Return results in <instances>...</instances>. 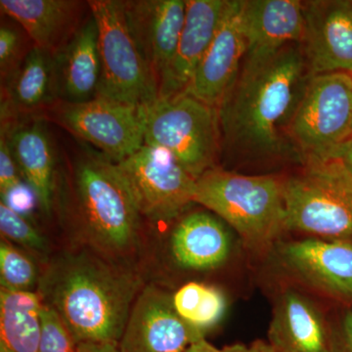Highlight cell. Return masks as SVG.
<instances>
[{
    "label": "cell",
    "mask_w": 352,
    "mask_h": 352,
    "mask_svg": "<svg viewBox=\"0 0 352 352\" xmlns=\"http://www.w3.org/2000/svg\"><path fill=\"white\" fill-rule=\"evenodd\" d=\"M312 78L300 43L245 58L217 107L221 149L252 159L295 157L289 129Z\"/></svg>",
    "instance_id": "cell-1"
},
{
    "label": "cell",
    "mask_w": 352,
    "mask_h": 352,
    "mask_svg": "<svg viewBox=\"0 0 352 352\" xmlns=\"http://www.w3.org/2000/svg\"><path fill=\"white\" fill-rule=\"evenodd\" d=\"M141 284L135 273L82 251L55 258L39 278L38 293L76 344H119Z\"/></svg>",
    "instance_id": "cell-2"
},
{
    "label": "cell",
    "mask_w": 352,
    "mask_h": 352,
    "mask_svg": "<svg viewBox=\"0 0 352 352\" xmlns=\"http://www.w3.org/2000/svg\"><path fill=\"white\" fill-rule=\"evenodd\" d=\"M68 162L69 205L90 245L108 256L133 249L140 228L131 190L118 168L98 150L80 144Z\"/></svg>",
    "instance_id": "cell-3"
},
{
    "label": "cell",
    "mask_w": 352,
    "mask_h": 352,
    "mask_svg": "<svg viewBox=\"0 0 352 352\" xmlns=\"http://www.w3.org/2000/svg\"><path fill=\"white\" fill-rule=\"evenodd\" d=\"M194 203L214 212L252 251L270 250L287 230L283 179L210 168L196 180Z\"/></svg>",
    "instance_id": "cell-4"
},
{
    "label": "cell",
    "mask_w": 352,
    "mask_h": 352,
    "mask_svg": "<svg viewBox=\"0 0 352 352\" xmlns=\"http://www.w3.org/2000/svg\"><path fill=\"white\" fill-rule=\"evenodd\" d=\"M283 185L287 230L352 243V175L340 160H305Z\"/></svg>",
    "instance_id": "cell-5"
},
{
    "label": "cell",
    "mask_w": 352,
    "mask_h": 352,
    "mask_svg": "<svg viewBox=\"0 0 352 352\" xmlns=\"http://www.w3.org/2000/svg\"><path fill=\"white\" fill-rule=\"evenodd\" d=\"M143 110L145 144L168 150L196 180L217 166L221 150L217 109L182 92L159 97Z\"/></svg>",
    "instance_id": "cell-6"
},
{
    "label": "cell",
    "mask_w": 352,
    "mask_h": 352,
    "mask_svg": "<svg viewBox=\"0 0 352 352\" xmlns=\"http://www.w3.org/2000/svg\"><path fill=\"white\" fill-rule=\"evenodd\" d=\"M87 2L98 28L101 61L98 96L138 107L150 105L159 98V87L132 38L124 1Z\"/></svg>",
    "instance_id": "cell-7"
},
{
    "label": "cell",
    "mask_w": 352,
    "mask_h": 352,
    "mask_svg": "<svg viewBox=\"0 0 352 352\" xmlns=\"http://www.w3.org/2000/svg\"><path fill=\"white\" fill-rule=\"evenodd\" d=\"M302 163L333 159L352 138V75L346 72L312 76L289 129Z\"/></svg>",
    "instance_id": "cell-8"
},
{
    "label": "cell",
    "mask_w": 352,
    "mask_h": 352,
    "mask_svg": "<svg viewBox=\"0 0 352 352\" xmlns=\"http://www.w3.org/2000/svg\"><path fill=\"white\" fill-rule=\"evenodd\" d=\"M45 113L116 164L145 144L143 107L98 96L82 103L58 100Z\"/></svg>",
    "instance_id": "cell-9"
},
{
    "label": "cell",
    "mask_w": 352,
    "mask_h": 352,
    "mask_svg": "<svg viewBox=\"0 0 352 352\" xmlns=\"http://www.w3.org/2000/svg\"><path fill=\"white\" fill-rule=\"evenodd\" d=\"M117 166L142 217L170 221L194 203L195 178L164 148L144 144Z\"/></svg>",
    "instance_id": "cell-10"
},
{
    "label": "cell",
    "mask_w": 352,
    "mask_h": 352,
    "mask_svg": "<svg viewBox=\"0 0 352 352\" xmlns=\"http://www.w3.org/2000/svg\"><path fill=\"white\" fill-rule=\"evenodd\" d=\"M203 338L175 311L173 296L151 285L138 294L118 346L120 352H186Z\"/></svg>",
    "instance_id": "cell-11"
},
{
    "label": "cell",
    "mask_w": 352,
    "mask_h": 352,
    "mask_svg": "<svg viewBox=\"0 0 352 352\" xmlns=\"http://www.w3.org/2000/svg\"><path fill=\"white\" fill-rule=\"evenodd\" d=\"M300 46L312 76L352 73V0L302 1Z\"/></svg>",
    "instance_id": "cell-12"
},
{
    "label": "cell",
    "mask_w": 352,
    "mask_h": 352,
    "mask_svg": "<svg viewBox=\"0 0 352 352\" xmlns=\"http://www.w3.org/2000/svg\"><path fill=\"white\" fill-rule=\"evenodd\" d=\"M244 0H227L212 43L185 90L217 109L239 74L247 53L243 27Z\"/></svg>",
    "instance_id": "cell-13"
},
{
    "label": "cell",
    "mask_w": 352,
    "mask_h": 352,
    "mask_svg": "<svg viewBox=\"0 0 352 352\" xmlns=\"http://www.w3.org/2000/svg\"><path fill=\"white\" fill-rule=\"evenodd\" d=\"M279 254L285 268L302 283L352 302V243L309 238L284 243Z\"/></svg>",
    "instance_id": "cell-14"
},
{
    "label": "cell",
    "mask_w": 352,
    "mask_h": 352,
    "mask_svg": "<svg viewBox=\"0 0 352 352\" xmlns=\"http://www.w3.org/2000/svg\"><path fill=\"white\" fill-rule=\"evenodd\" d=\"M124 7L132 38L159 87L182 36L186 0H133Z\"/></svg>",
    "instance_id": "cell-15"
},
{
    "label": "cell",
    "mask_w": 352,
    "mask_h": 352,
    "mask_svg": "<svg viewBox=\"0 0 352 352\" xmlns=\"http://www.w3.org/2000/svg\"><path fill=\"white\" fill-rule=\"evenodd\" d=\"M1 131L20 175L36 191L39 207L50 214L54 199L56 152L46 120L38 115L22 120L1 116Z\"/></svg>",
    "instance_id": "cell-16"
},
{
    "label": "cell",
    "mask_w": 352,
    "mask_h": 352,
    "mask_svg": "<svg viewBox=\"0 0 352 352\" xmlns=\"http://www.w3.org/2000/svg\"><path fill=\"white\" fill-rule=\"evenodd\" d=\"M227 0H186V18L175 56L162 76L159 97L187 89L212 43Z\"/></svg>",
    "instance_id": "cell-17"
},
{
    "label": "cell",
    "mask_w": 352,
    "mask_h": 352,
    "mask_svg": "<svg viewBox=\"0 0 352 352\" xmlns=\"http://www.w3.org/2000/svg\"><path fill=\"white\" fill-rule=\"evenodd\" d=\"M87 6L74 0H0L2 14L17 23L34 46L53 55L82 27Z\"/></svg>",
    "instance_id": "cell-18"
},
{
    "label": "cell",
    "mask_w": 352,
    "mask_h": 352,
    "mask_svg": "<svg viewBox=\"0 0 352 352\" xmlns=\"http://www.w3.org/2000/svg\"><path fill=\"white\" fill-rule=\"evenodd\" d=\"M268 342L276 352H333L323 314L307 296L292 289L275 303Z\"/></svg>",
    "instance_id": "cell-19"
},
{
    "label": "cell",
    "mask_w": 352,
    "mask_h": 352,
    "mask_svg": "<svg viewBox=\"0 0 352 352\" xmlns=\"http://www.w3.org/2000/svg\"><path fill=\"white\" fill-rule=\"evenodd\" d=\"M243 27L247 39L245 58L270 56L289 44L302 41V1L244 0Z\"/></svg>",
    "instance_id": "cell-20"
},
{
    "label": "cell",
    "mask_w": 352,
    "mask_h": 352,
    "mask_svg": "<svg viewBox=\"0 0 352 352\" xmlns=\"http://www.w3.org/2000/svg\"><path fill=\"white\" fill-rule=\"evenodd\" d=\"M58 98L82 103L98 96L101 78L98 28L91 12L74 38L55 55Z\"/></svg>",
    "instance_id": "cell-21"
},
{
    "label": "cell",
    "mask_w": 352,
    "mask_h": 352,
    "mask_svg": "<svg viewBox=\"0 0 352 352\" xmlns=\"http://www.w3.org/2000/svg\"><path fill=\"white\" fill-rule=\"evenodd\" d=\"M230 251L228 231L219 219L208 212L185 215L171 233L173 258L184 270H214L226 263Z\"/></svg>",
    "instance_id": "cell-22"
},
{
    "label": "cell",
    "mask_w": 352,
    "mask_h": 352,
    "mask_svg": "<svg viewBox=\"0 0 352 352\" xmlns=\"http://www.w3.org/2000/svg\"><path fill=\"white\" fill-rule=\"evenodd\" d=\"M1 115L46 112L58 98L55 55L34 46L13 78L1 87Z\"/></svg>",
    "instance_id": "cell-23"
},
{
    "label": "cell",
    "mask_w": 352,
    "mask_h": 352,
    "mask_svg": "<svg viewBox=\"0 0 352 352\" xmlns=\"http://www.w3.org/2000/svg\"><path fill=\"white\" fill-rule=\"evenodd\" d=\"M43 307L38 293L0 289V342L12 352H38Z\"/></svg>",
    "instance_id": "cell-24"
},
{
    "label": "cell",
    "mask_w": 352,
    "mask_h": 352,
    "mask_svg": "<svg viewBox=\"0 0 352 352\" xmlns=\"http://www.w3.org/2000/svg\"><path fill=\"white\" fill-rule=\"evenodd\" d=\"M173 305L183 320L204 333L221 321L227 307L226 296L219 289L197 282L178 289Z\"/></svg>",
    "instance_id": "cell-25"
},
{
    "label": "cell",
    "mask_w": 352,
    "mask_h": 352,
    "mask_svg": "<svg viewBox=\"0 0 352 352\" xmlns=\"http://www.w3.org/2000/svg\"><path fill=\"white\" fill-rule=\"evenodd\" d=\"M39 281L36 263L25 252L1 238L0 242V284L9 291H31Z\"/></svg>",
    "instance_id": "cell-26"
},
{
    "label": "cell",
    "mask_w": 352,
    "mask_h": 352,
    "mask_svg": "<svg viewBox=\"0 0 352 352\" xmlns=\"http://www.w3.org/2000/svg\"><path fill=\"white\" fill-rule=\"evenodd\" d=\"M32 39L24 30L12 25L3 24L0 28V78L4 87L22 66L25 57L34 45H29Z\"/></svg>",
    "instance_id": "cell-27"
},
{
    "label": "cell",
    "mask_w": 352,
    "mask_h": 352,
    "mask_svg": "<svg viewBox=\"0 0 352 352\" xmlns=\"http://www.w3.org/2000/svg\"><path fill=\"white\" fill-rule=\"evenodd\" d=\"M0 231L2 238L36 252L46 250V241L43 235L25 219L6 204L0 201Z\"/></svg>",
    "instance_id": "cell-28"
},
{
    "label": "cell",
    "mask_w": 352,
    "mask_h": 352,
    "mask_svg": "<svg viewBox=\"0 0 352 352\" xmlns=\"http://www.w3.org/2000/svg\"><path fill=\"white\" fill-rule=\"evenodd\" d=\"M76 346L78 344L59 315L43 303L38 352H76Z\"/></svg>",
    "instance_id": "cell-29"
},
{
    "label": "cell",
    "mask_w": 352,
    "mask_h": 352,
    "mask_svg": "<svg viewBox=\"0 0 352 352\" xmlns=\"http://www.w3.org/2000/svg\"><path fill=\"white\" fill-rule=\"evenodd\" d=\"M2 203L22 217L31 214L36 205H39L36 191L27 182L18 183L1 197Z\"/></svg>",
    "instance_id": "cell-30"
},
{
    "label": "cell",
    "mask_w": 352,
    "mask_h": 352,
    "mask_svg": "<svg viewBox=\"0 0 352 352\" xmlns=\"http://www.w3.org/2000/svg\"><path fill=\"white\" fill-rule=\"evenodd\" d=\"M19 170L8 141H7L6 133L3 131H0V195H6L7 192L21 182L19 178Z\"/></svg>",
    "instance_id": "cell-31"
},
{
    "label": "cell",
    "mask_w": 352,
    "mask_h": 352,
    "mask_svg": "<svg viewBox=\"0 0 352 352\" xmlns=\"http://www.w3.org/2000/svg\"><path fill=\"white\" fill-rule=\"evenodd\" d=\"M186 352H276L270 342L256 340L251 344H235L217 349L207 342L205 338L199 340L187 349Z\"/></svg>",
    "instance_id": "cell-32"
},
{
    "label": "cell",
    "mask_w": 352,
    "mask_h": 352,
    "mask_svg": "<svg viewBox=\"0 0 352 352\" xmlns=\"http://www.w3.org/2000/svg\"><path fill=\"white\" fill-rule=\"evenodd\" d=\"M333 352H352V310L344 315L337 335H332Z\"/></svg>",
    "instance_id": "cell-33"
},
{
    "label": "cell",
    "mask_w": 352,
    "mask_h": 352,
    "mask_svg": "<svg viewBox=\"0 0 352 352\" xmlns=\"http://www.w3.org/2000/svg\"><path fill=\"white\" fill-rule=\"evenodd\" d=\"M76 352H120L119 346L113 342H80Z\"/></svg>",
    "instance_id": "cell-34"
},
{
    "label": "cell",
    "mask_w": 352,
    "mask_h": 352,
    "mask_svg": "<svg viewBox=\"0 0 352 352\" xmlns=\"http://www.w3.org/2000/svg\"><path fill=\"white\" fill-rule=\"evenodd\" d=\"M333 159L340 160L352 175V138L340 148Z\"/></svg>",
    "instance_id": "cell-35"
},
{
    "label": "cell",
    "mask_w": 352,
    "mask_h": 352,
    "mask_svg": "<svg viewBox=\"0 0 352 352\" xmlns=\"http://www.w3.org/2000/svg\"><path fill=\"white\" fill-rule=\"evenodd\" d=\"M0 352H12L10 351V349H7L6 344H2V342H0Z\"/></svg>",
    "instance_id": "cell-36"
},
{
    "label": "cell",
    "mask_w": 352,
    "mask_h": 352,
    "mask_svg": "<svg viewBox=\"0 0 352 352\" xmlns=\"http://www.w3.org/2000/svg\"><path fill=\"white\" fill-rule=\"evenodd\" d=\"M351 75H352V73H351Z\"/></svg>",
    "instance_id": "cell-37"
}]
</instances>
